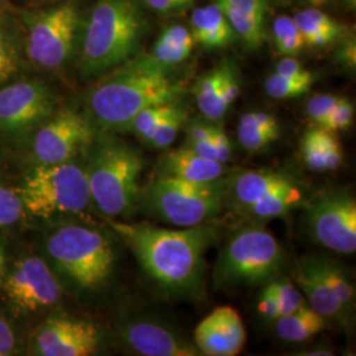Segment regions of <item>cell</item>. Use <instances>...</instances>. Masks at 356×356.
<instances>
[{"mask_svg": "<svg viewBox=\"0 0 356 356\" xmlns=\"http://www.w3.org/2000/svg\"><path fill=\"white\" fill-rule=\"evenodd\" d=\"M110 226L134 252L144 273L170 296L188 297L201 292L206 254L216 242V229L209 225L173 229L147 223Z\"/></svg>", "mask_w": 356, "mask_h": 356, "instance_id": "obj_1", "label": "cell"}, {"mask_svg": "<svg viewBox=\"0 0 356 356\" xmlns=\"http://www.w3.org/2000/svg\"><path fill=\"white\" fill-rule=\"evenodd\" d=\"M182 92L172 70L160 66L149 54L134 56L90 91L88 115L101 131H126L141 110L181 101Z\"/></svg>", "mask_w": 356, "mask_h": 356, "instance_id": "obj_2", "label": "cell"}, {"mask_svg": "<svg viewBox=\"0 0 356 356\" xmlns=\"http://www.w3.org/2000/svg\"><path fill=\"white\" fill-rule=\"evenodd\" d=\"M147 28L138 0H97L81 29L82 74L104 76L124 64L136 54Z\"/></svg>", "mask_w": 356, "mask_h": 356, "instance_id": "obj_3", "label": "cell"}, {"mask_svg": "<svg viewBox=\"0 0 356 356\" xmlns=\"http://www.w3.org/2000/svg\"><path fill=\"white\" fill-rule=\"evenodd\" d=\"M144 159L127 143L106 134L95 135L86 149V176L91 202L110 219L127 216L140 194Z\"/></svg>", "mask_w": 356, "mask_h": 356, "instance_id": "obj_4", "label": "cell"}, {"mask_svg": "<svg viewBox=\"0 0 356 356\" xmlns=\"http://www.w3.org/2000/svg\"><path fill=\"white\" fill-rule=\"evenodd\" d=\"M229 178L189 182L157 176L140 189L138 204L147 216L181 229L204 225L220 213L227 198Z\"/></svg>", "mask_w": 356, "mask_h": 356, "instance_id": "obj_5", "label": "cell"}, {"mask_svg": "<svg viewBox=\"0 0 356 356\" xmlns=\"http://www.w3.org/2000/svg\"><path fill=\"white\" fill-rule=\"evenodd\" d=\"M47 252L57 270L83 291L101 289L114 270L110 238L85 225L66 223L53 229L47 239Z\"/></svg>", "mask_w": 356, "mask_h": 356, "instance_id": "obj_6", "label": "cell"}, {"mask_svg": "<svg viewBox=\"0 0 356 356\" xmlns=\"http://www.w3.org/2000/svg\"><path fill=\"white\" fill-rule=\"evenodd\" d=\"M285 261L286 254L270 231L244 227L219 254L214 279L219 286L266 284L280 275Z\"/></svg>", "mask_w": 356, "mask_h": 356, "instance_id": "obj_7", "label": "cell"}, {"mask_svg": "<svg viewBox=\"0 0 356 356\" xmlns=\"http://www.w3.org/2000/svg\"><path fill=\"white\" fill-rule=\"evenodd\" d=\"M19 195L24 211L38 218L82 213L92 204L85 166L76 160L35 166Z\"/></svg>", "mask_w": 356, "mask_h": 356, "instance_id": "obj_8", "label": "cell"}, {"mask_svg": "<svg viewBox=\"0 0 356 356\" xmlns=\"http://www.w3.org/2000/svg\"><path fill=\"white\" fill-rule=\"evenodd\" d=\"M26 51L31 61L48 70L67 64L81 38L82 16L74 1H63L38 13H28Z\"/></svg>", "mask_w": 356, "mask_h": 356, "instance_id": "obj_9", "label": "cell"}, {"mask_svg": "<svg viewBox=\"0 0 356 356\" xmlns=\"http://www.w3.org/2000/svg\"><path fill=\"white\" fill-rule=\"evenodd\" d=\"M97 135L89 115L72 107L56 110L35 131L32 156L36 165L58 164L76 160L88 149Z\"/></svg>", "mask_w": 356, "mask_h": 356, "instance_id": "obj_10", "label": "cell"}, {"mask_svg": "<svg viewBox=\"0 0 356 356\" xmlns=\"http://www.w3.org/2000/svg\"><path fill=\"white\" fill-rule=\"evenodd\" d=\"M56 111L51 90L38 79H22L0 88V138L23 140Z\"/></svg>", "mask_w": 356, "mask_h": 356, "instance_id": "obj_11", "label": "cell"}, {"mask_svg": "<svg viewBox=\"0 0 356 356\" xmlns=\"http://www.w3.org/2000/svg\"><path fill=\"white\" fill-rule=\"evenodd\" d=\"M306 222L313 238L337 254L356 251V201L351 193L330 191L317 195L306 207Z\"/></svg>", "mask_w": 356, "mask_h": 356, "instance_id": "obj_12", "label": "cell"}, {"mask_svg": "<svg viewBox=\"0 0 356 356\" xmlns=\"http://www.w3.org/2000/svg\"><path fill=\"white\" fill-rule=\"evenodd\" d=\"M3 286L11 304L23 312H38L56 305L63 294L60 281L38 256L16 261Z\"/></svg>", "mask_w": 356, "mask_h": 356, "instance_id": "obj_13", "label": "cell"}, {"mask_svg": "<svg viewBox=\"0 0 356 356\" xmlns=\"http://www.w3.org/2000/svg\"><path fill=\"white\" fill-rule=\"evenodd\" d=\"M101 330L86 319L70 316L49 318L35 335V354L41 356H89L101 344Z\"/></svg>", "mask_w": 356, "mask_h": 356, "instance_id": "obj_14", "label": "cell"}, {"mask_svg": "<svg viewBox=\"0 0 356 356\" xmlns=\"http://www.w3.org/2000/svg\"><path fill=\"white\" fill-rule=\"evenodd\" d=\"M123 342L143 356L201 355L194 342L181 331L152 316H136L120 326Z\"/></svg>", "mask_w": 356, "mask_h": 356, "instance_id": "obj_15", "label": "cell"}, {"mask_svg": "<svg viewBox=\"0 0 356 356\" xmlns=\"http://www.w3.org/2000/svg\"><path fill=\"white\" fill-rule=\"evenodd\" d=\"M245 339L239 313L231 306H220L200 322L193 342L201 355L234 356L242 351Z\"/></svg>", "mask_w": 356, "mask_h": 356, "instance_id": "obj_16", "label": "cell"}, {"mask_svg": "<svg viewBox=\"0 0 356 356\" xmlns=\"http://www.w3.org/2000/svg\"><path fill=\"white\" fill-rule=\"evenodd\" d=\"M292 280L304 294L306 304L313 310H316L322 317L335 322L343 327L344 330L351 329L353 317L347 314L337 296L331 292L326 282L322 280L310 260V256H306L297 263L293 269Z\"/></svg>", "mask_w": 356, "mask_h": 356, "instance_id": "obj_17", "label": "cell"}, {"mask_svg": "<svg viewBox=\"0 0 356 356\" xmlns=\"http://www.w3.org/2000/svg\"><path fill=\"white\" fill-rule=\"evenodd\" d=\"M226 15L236 38L256 51L267 41V17L272 0H211Z\"/></svg>", "mask_w": 356, "mask_h": 356, "instance_id": "obj_18", "label": "cell"}, {"mask_svg": "<svg viewBox=\"0 0 356 356\" xmlns=\"http://www.w3.org/2000/svg\"><path fill=\"white\" fill-rule=\"evenodd\" d=\"M229 168L191 151L186 145L172 149L159 160V175L189 182H213L225 177Z\"/></svg>", "mask_w": 356, "mask_h": 356, "instance_id": "obj_19", "label": "cell"}, {"mask_svg": "<svg viewBox=\"0 0 356 356\" xmlns=\"http://www.w3.org/2000/svg\"><path fill=\"white\" fill-rule=\"evenodd\" d=\"M292 181L289 176L275 170H247L229 178L227 197L235 207L245 211L270 191Z\"/></svg>", "mask_w": 356, "mask_h": 356, "instance_id": "obj_20", "label": "cell"}, {"mask_svg": "<svg viewBox=\"0 0 356 356\" xmlns=\"http://www.w3.org/2000/svg\"><path fill=\"white\" fill-rule=\"evenodd\" d=\"M189 29L195 45H201L206 49L226 48L236 38L226 15L213 1L193 10Z\"/></svg>", "mask_w": 356, "mask_h": 356, "instance_id": "obj_21", "label": "cell"}, {"mask_svg": "<svg viewBox=\"0 0 356 356\" xmlns=\"http://www.w3.org/2000/svg\"><path fill=\"white\" fill-rule=\"evenodd\" d=\"M301 153L305 165L317 173L337 170L343 161V148L335 132L319 126L304 134Z\"/></svg>", "mask_w": 356, "mask_h": 356, "instance_id": "obj_22", "label": "cell"}, {"mask_svg": "<svg viewBox=\"0 0 356 356\" xmlns=\"http://www.w3.org/2000/svg\"><path fill=\"white\" fill-rule=\"evenodd\" d=\"M306 47L326 48L350 32L347 26L318 7H304L293 16Z\"/></svg>", "mask_w": 356, "mask_h": 356, "instance_id": "obj_23", "label": "cell"}, {"mask_svg": "<svg viewBox=\"0 0 356 356\" xmlns=\"http://www.w3.org/2000/svg\"><path fill=\"white\" fill-rule=\"evenodd\" d=\"M194 47L195 41L189 26L172 24L164 28L159 35L149 56L160 66L173 70L191 57Z\"/></svg>", "mask_w": 356, "mask_h": 356, "instance_id": "obj_24", "label": "cell"}, {"mask_svg": "<svg viewBox=\"0 0 356 356\" xmlns=\"http://www.w3.org/2000/svg\"><path fill=\"white\" fill-rule=\"evenodd\" d=\"M275 322V331L277 337L289 343L309 341L321 331L325 330L329 325V319L322 317L307 304L291 314L281 316Z\"/></svg>", "mask_w": 356, "mask_h": 356, "instance_id": "obj_25", "label": "cell"}, {"mask_svg": "<svg viewBox=\"0 0 356 356\" xmlns=\"http://www.w3.org/2000/svg\"><path fill=\"white\" fill-rule=\"evenodd\" d=\"M310 260L314 264L322 280L326 282L331 292L337 296V298L343 306L347 314L354 318L356 302L355 288L351 282L347 270L337 260L325 254H310Z\"/></svg>", "mask_w": 356, "mask_h": 356, "instance_id": "obj_26", "label": "cell"}, {"mask_svg": "<svg viewBox=\"0 0 356 356\" xmlns=\"http://www.w3.org/2000/svg\"><path fill=\"white\" fill-rule=\"evenodd\" d=\"M304 201V193L300 186L292 181L281 188L270 191L260 201L250 206L244 213L257 220H269L280 218L291 213Z\"/></svg>", "mask_w": 356, "mask_h": 356, "instance_id": "obj_27", "label": "cell"}, {"mask_svg": "<svg viewBox=\"0 0 356 356\" xmlns=\"http://www.w3.org/2000/svg\"><path fill=\"white\" fill-rule=\"evenodd\" d=\"M225 74V64L210 69L200 76L194 85V97L197 107L206 119L216 122V97Z\"/></svg>", "mask_w": 356, "mask_h": 356, "instance_id": "obj_28", "label": "cell"}, {"mask_svg": "<svg viewBox=\"0 0 356 356\" xmlns=\"http://www.w3.org/2000/svg\"><path fill=\"white\" fill-rule=\"evenodd\" d=\"M272 38L276 51L284 57H296L306 47L298 26H296L293 17L286 15H281L275 19L272 24Z\"/></svg>", "mask_w": 356, "mask_h": 356, "instance_id": "obj_29", "label": "cell"}, {"mask_svg": "<svg viewBox=\"0 0 356 356\" xmlns=\"http://www.w3.org/2000/svg\"><path fill=\"white\" fill-rule=\"evenodd\" d=\"M225 74L216 97V122L227 114L232 103L238 99L242 90V76L236 64L231 60H225Z\"/></svg>", "mask_w": 356, "mask_h": 356, "instance_id": "obj_30", "label": "cell"}, {"mask_svg": "<svg viewBox=\"0 0 356 356\" xmlns=\"http://www.w3.org/2000/svg\"><path fill=\"white\" fill-rule=\"evenodd\" d=\"M179 102L181 101L154 104L141 110L140 113L131 120L126 131L138 136L141 141L145 140L153 131L159 127V124L165 119L166 116L176 108V106Z\"/></svg>", "mask_w": 356, "mask_h": 356, "instance_id": "obj_31", "label": "cell"}, {"mask_svg": "<svg viewBox=\"0 0 356 356\" xmlns=\"http://www.w3.org/2000/svg\"><path fill=\"white\" fill-rule=\"evenodd\" d=\"M186 119H188V113L179 102L176 106V108L166 116L165 119L159 124V127L156 128L144 140V143L156 149H166L173 141L176 140Z\"/></svg>", "mask_w": 356, "mask_h": 356, "instance_id": "obj_32", "label": "cell"}, {"mask_svg": "<svg viewBox=\"0 0 356 356\" xmlns=\"http://www.w3.org/2000/svg\"><path fill=\"white\" fill-rule=\"evenodd\" d=\"M313 83L314 81L293 79L273 73L266 79L264 89L270 98L277 101H286L304 95L312 89Z\"/></svg>", "mask_w": 356, "mask_h": 356, "instance_id": "obj_33", "label": "cell"}, {"mask_svg": "<svg viewBox=\"0 0 356 356\" xmlns=\"http://www.w3.org/2000/svg\"><path fill=\"white\" fill-rule=\"evenodd\" d=\"M213 120H193L186 126V147L204 157L216 160V152L211 143L214 131Z\"/></svg>", "mask_w": 356, "mask_h": 356, "instance_id": "obj_34", "label": "cell"}, {"mask_svg": "<svg viewBox=\"0 0 356 356\" xmlns=\"http://www.w3.org/2000/svg\"><path fill=\"white\" fill-rule=\"evenodd\" d=\"M273 291L276 293L279 302H280L281 316L291 314L293 312L298 310L300 307L306 305L305 297L297 285L293 282L292 279L280 277L269 281Z\"/></svg>", "mask_w": 356, "mask_h": 356, "instance_id": "obj_35", "label": "cell"}, {"mask_svg": "<svg viewBox=\"0 0 356 356\" xmlns=\"http://www.w3.org/2000/svg\"><path fill=\"white\" fill-rule=\"evenodd\" d=\"M238 140L241 143L243 149H245L247 152L254 153L267 149L270 144L279 140V138L261 128L239 120Z\"/></svg>", "mask_w": 356, "mask_h": 356, "instance_id": "obj_36", "label": "cell"}, {"mask_svg": "<svg viewBox=\"0 0 356 356\" xmlns=\"http://www.w3.org/2000/svg\"><path fill=\"white\" fill-rule=\"evenodd\" d=\"M24 213L19 191L0 185V229L13 226Z\"/></svg>", "mask_w": 356, "mask_h": 356, "instance_id": "obj_37", "label": "cell"}, {"mask_svg": "<svg viewBox=\"0 0 356 356\" xmlns=\"http://www.w3.org/2000/svg\"><path fill=\"white\" fill-rule=\"evenodd\" d=\"M19 69V60L13 38L3 22H0V85L11 79Z\"/></svg>", "mask_w": 356, "mask_h": 356, "instance_id": "obj_38", "label": "cell"}, {"mask_svg": "<svg viewBox=\"0 0 356 356\" xmlns=\"http://www.w3.org/2000/svg\"><path fill=\"white\" fill-rule=\"evenodd\" d=\"M342 97L334 94H317L306 103V114L314 126H322Z\"/></svg>", "mask_w": 356, "mask_h": 356, "instance_id": "obj_39", "label": "cell"}, {"mask_svg": "<svg viewBox=\"0 0 356 356\" xmlns=\"http://www.w3.org/2000/svg\"><path fill=\"white\" fill-rule=\"evenodd\" d=\"M354 116H355L354 104L350 99L342 97L321 127L326 128L332 132L344 131L353 124Z\"/></svg>", "mask_w": 356, "mask_h": 356, "instance_id": "obj_40", "label": "cell"}, {"mask_svg": "<svg viewBox=\"0 0 356 356\" xmlns=\"http://www.w3.org/2000/svg\"><path fill=\"white\" fill-rule=\"evenodd\" d=\"M335 60H337V64L341 65L348 72L355 70L356 38L355 33H351V31L338 41V48L335 51Z\"/></svg>", "mask_w": 356, "mask_h": 356, "instance_id": "obj_41", "label": "cell"}, {"mask_svg": "<svg viewBox=\"0 0 356 356\" xmlns=\"http://www.w3.org/2000/svg\"><path fill=\"white\" fill-rule=\"evenodd\" d=\"M275 73L279 76H288L293 79H309L314 81V76L296 57H282L275 67Z\"/></svg>", "mask_w": 356, "mask_h": 356, "instance_id": "obj_42", "label": "cell"}, {"mask_svg": "<svg viewBox=\"0 0 356 356\" xmlns=\"http://www.w3.org/2000/svg\"><path fill=\"white\" fill-rule=\"evenodd\" d=\"M259 312L264 318L269 321H276L281 317L280 302L273 291L270 282H268L267 286L260 293L259 297Z\"/></svg>", "mask_w": 356, "mask_h": 356, "instance_id": "obj_43", "label": "cell"}, {"mask_svg": "<svg viewBox=\"0 0 356 356\" xmlns=\"http://www.w3.org/2000/svg\"><path fill=\"white\" fill-rule=\"evenodd\" d=\"M239 120L245 122V123H250V124L256 126V127L261 128V129L267 131L269 134L280 138V123H279L277 118L272 114L261 113V111H250V113L243 114Z\"/></svg>", "mask_w": 356, "mask_h": 356, "instance_id": "obj_44", "label": "cell"}, {"mask_svg": "<svg viewBox=\"0 0 356 356\" xmlns=\"http://www.w3.org/2000/svg\"><path fill=\"white\" fill-rule=\"evenodd\" d=\"M211 143L214 147L216 161L222 164H227L232 154V145H231L229 135L220 126H216V124L214 126Z\"/></svg>", "mask_w": 356, "mask_h": 356, "instance_id": "obj_45", "label": "cell"}, {"mask_svg": "<svg viewBox=\"0 0 356 356\" xmlns=\"http://www.w3.org/2000/svg\"><path fill=\"white\" fill-rule=\"evenodd\" d=\"M145 7L152 10L153 13L161 15H172L181 13L193 6L194 0H141Z\"/></svg>", "mask_w": 356, "mask_h": 356, "instance_id": "obj_46", "label": "cell"}, {"mask_svg": "<svg viewBox=\"0 0 356 356\" xmlns=\"http://www.w3.org/2000/svg\"><path fill=\"white\" fill-rule=\"evenodd\" d=\"M16 350V335L13 326L0 317V356L13 355Z\"/></svg>", "mask_w": 356, "mask_h": 356, "instance_id": "obj_47", "label": "cell"}, {"mask_svg": "<svg viewBox=\"0 0 356 356\" xmlns=\"http://www.w3.org/2000/svg\"><path fill=\"white\" fill-rule=\"evenodd\" d=\"M282 6H300V7H323L329 0H277Z\"/></svg>", "mask_w": 356, "mask_h": 356, "instance_id": "obj_48", "label": "cell"}, {"mask_svg": "<svg viewBox=\"0 0 356 356\" xmlns=\"http://www.w3.org/2000/svg\"><path fill=\"white\" fill-rule=\"evenodd\" d=\"M4 266H6V247L3 243L0 242V277L3 275Z\"/></svg>", "mask_w": 356, "mask_h": 356, "instance_id": "obj_49", "label": "cell"}, {"mask_svg": "<svg viewBox=\"0 0 356 356\" xmlns=\"http://www.w3.org/2000/svg\"><path fill=\"white\" fill-rule=\"evenodd\" d=\"M347 10H355L356 0H338Z\"/></svg>", "mask_w": 356, "mask_h": 356, "instance_id": "obj_50", "label": "cell"}]
</instances>
